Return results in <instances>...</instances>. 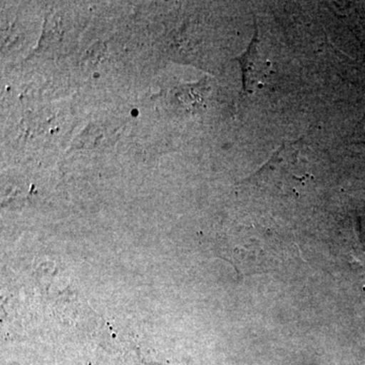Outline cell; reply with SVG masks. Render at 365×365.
Instances as JSON below:
<instances>
[{
    "label": "cell",
    "instance_id": "obj_1",
    "mask_svg": "<svg viewBox=\"0 0 365 365\" xmlns=\"http://www.w3.org/2000/svg\"><path fill=\"white\" fill-rule=\"evenodd\" d=\"M237 60L242 69V88L245 93H253L267 78L269 71V62L259 52L258 30L255 31L253 39L247 51Z\"/></svg>",
    "mask_w": 365,
    "mask_h": 365
}]
</instances>
